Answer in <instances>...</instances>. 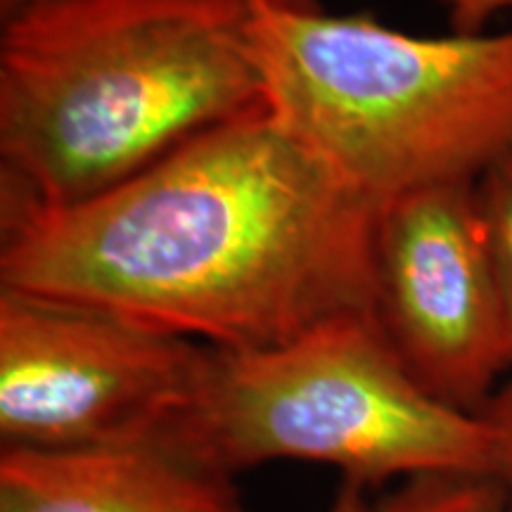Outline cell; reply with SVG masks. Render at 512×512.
<instances>
[{
    "label": "cell",
    "mask_w": 512,
    "mask_h": 512,
    "mask_svg": "<svg viewBox=\"0 0 512 512\" xmlns=\"http://www.w3.org/2000/svg\"><path fill=\"white\" fill-rule=\"evenodd\" d=\"M377 204L261 107L69 207L3 195L0 290L216 349L370 316Z\"/></svg>",
    "instance_id": "6da1fadb"
},
{
    "label": "cell",
    "mask_w": 512,
    "mask_h": 512,
    "mask_svg": "<svg viewBox=\"0 0 512 512\" xmlns=\"http://www.w3.org/2000/svg\"><path fill=\"white\" fill-rule=\"evenodd\" d=\"M268 105L254 0H48L3 19V195L69 207Z\"/></svg>",
    "instance_id": "7a4b0ae2"
},
{
    "label": "cell",
    "mask_w": 512,
    "mask_h": 512,
    "mask_svg": "<svg viewBox=\"0 0 512 512\" xmlns=\"http://www.w3.org/2000/svg\"><path fill=\"white\" fill-rule=\"evenodd\" d=\"M254 29L268 107L377 207L512 157V29L413 36L318 0H254Z\"/></svg>",
    "instance_id": "3957f363"
},
{
    "label": "cell",
    "mask_w": 512,
    "mask_h": 512,
    "mask_svg": "<svg viewBox=\"0 0 512 512\" xmlns=\"http://www.w3.org/2000/svg\"><path fill=\"white\" fill-rule=\"evenodd\" d=\"M171 437L230 477L273 460L332 465L363 489L434 472L494 475L482 415L432 399L366 313L278 347H209Z\"/></svg>",
    "instance_id": "277c9868"
},
{
    "label": "cell",
    "mask_w": 512,
    "mask_h": 512,
    "mask_svg": "<svg viewBox=\"0 0 512 512\" xmlns=\"http://www.w3.org/2000/svg\"><path fill=\"white\" fill-rule=\"evenodd\" d=\"M207 351L112 313L0 290V444L57 451L171 432Z\"/></svg>",
    "instance_id": "5b68a950"
},
{
    "label": "cell",
    "mask_w": 512,
    "mask_h": 512,
    "mask_svg": "<svg viewBox=\"0 0 512 512\" xmlns=\"http://www.w3.org/2000/svg\"><path fill=\"white\" fill-rule=\"evenodd\" d=\"M370 316L432 399L479 413L512 370L477 183L382 202L370 242Z\"/></svg>",
    "instance_id": "8992f818"
},
{
    "label": "cell",
    "mask_w": 512,
    "mask_h": 512,
    "mask_svg": "<svg viewBox=\"0 0 512 512\" xmlns=\"http://www.w3.org/2000/svg\"><path fill=\"white\" fill-rule=\"evenodd\" d=\"M0 512H247L233 477L171 432L86 448H0Z\"/></svg>",
    "instance_id": "52a82bcc"
},
{
    "label": "cell",
    "mask_w": 512,
    "mask_h": 512,
    "mask_svg": "<svg viewBox=\"0 0 512 512\" xmlns=\"http://www.w3.org/2000/svg\"><path fill=\"white\" fill-rule=\"evenodd\" d=\"M377 512H503L505 494L496 475L434 472L403 479Z\"/></svg>",
    "instance_id": "ba28073f"
},
{
    "label": "cell",
    "mask_w": 512,
    "mask_h": 512,
    "mask_svg": "<svg viewBox=\"0 0 512 512\" xmlns=\"http://www.w3.org/2000/svg\"><path fill=\"white\" fill-rule=\"evenodd\" d=\"M477 207L501 297L512 358V157L479 178Z\"/></svg>",
    "instance_id": "9c48e42d"
},
{
    "label": "cell",
    "mask_w": 512,
    "mask_h": 512,
    "mask_svg": "<svg viewBox=\"0 0 512 512\" xmlns=\"http://www.w3.org/2000/svg\"><path fill=\"white\" fill-rule=\"evenodd\" d=\"M479 415L494 437V475L503 484V512H512V377L496 389Z\"/></svg>",
    "instance_id": "30bf717a"
},
{
    "label": "cell",
    "mask_w": 512,
    "mask_h": 512,
    "mask_svg": "<svg viewBox=\"0 0 512 512\" xmlns=\"http://www.w3.org/2000/svg\"><path fill=\"white\" fill-rule=\"evenodd\" d=\"M456 34H484L496 15L512 10V0H441Z\"/></svg>",
    "instance_id": "8fae6325"
},
{
    "label": "cell",
    "mask_w": 512,
    "mask_h": 512,
    "mask_svg": "<svg viewBox=\"0 0 512 512\" xmlns=\"http://www.w3.org/2000/svg\"><path fill=\"white\" fill-rule=\"evenodd\" d=\"M328 512H377V505L370 503L368 489L344 482Z\"/></svg>",
    "instance_id": "7c38bea8"
},
{
    "label": "cell",
    "mask_w": 512,
    "mask_h": 512,
    "mask_svg": "<svg viewBox=\"0 0 512 512\" xmlns=\"http://www.w3.org/2000/svg\"><path fill=\"white\" fill-rule=\"evenodd\" d=\"M38 3H48V0H3V19L15 15V12L24 10V8H31V5H38Z\"/></svg>",
    "instance_id": "4fadbf2b"
}]
</instances>
